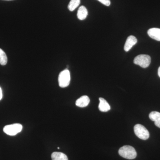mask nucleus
<instances>
[{"mask_svg":"<svg viewBox=\"0 0 160 160\" xmlns=\"http://www.w3.org/2000/svg\"><path fill=\"white\" fill-rule=\"evenodd\" d=\"M2 89L0 87V100L2 99Z\"/></svg>","mask_w":160,"mask_h":160,"instance_id":"nucleus-16","label":"nucleus"},{"mask_svg":"<svg viewBox=\"0 0 160 160\" xmlns=\"http://www.w3.org/2000/svg\"><path fill=\"white\" fill-rule=\"evenodd\" d=\"M81 0H71L68 5V8L69 11H73L79 6Z\"/></svg>","mask_w":160,"mask_h":160,"instance_id":"nucleus-13","label":"nucleus"},{"mask_svg":"<svg viewBox=\"0 0 160 160\" xmlns=\"http://www.w3.org/2000/svg\"><path fill=\"white\" fill-rule=\"evenodd\" d=\"M58 149H60L59 147H58Z\"/></svg>","mask_w":160,"mask_h":160,"instance_id":"nucleus-18","label":"nucleus"},{"mask_svg":"<svg viewBox=\"0 0 160 160\" xmlns=\"http://www.w3.org/2000/svg\"><path fill=\"white\" fill-rule=\"evenodd\" d=\"M121 157L127 159H133L137 157V152L132 146H125L121 147L118 151Z\"/></svg>","mask_w":160,"mask_h":160,"instance_id":"nucleus-1","label":"nucleus"},{"mask_svg":"<svg viewBox=\"0 0 160 160\" xmlns=\"http://www.w3.org/2000/svg\"><path fill=\"white\" fill-rule=\"evenodd\" d=\"M88 14V10L84 6H81L78 11L77 17L80 20H84Z\"/></svg>","mask_w":160,"mask_h":160,"instance_id":"nucleus-11","label":"nucleus"},{"mask_svg":"<svg viewBox=\"0 0 160 160\" xmlns=\"http://www.w3.org/2000/svg\"><path fill=\"white\" fill-rule=\"evenodd\" d=\"M52 160H68L66 154L61 152H53L51 155Z\"/></svg>","mask_w":160,"mask_h":160,"instance_id":"nucleus-12","label":"nucleus"},{"mask_svg":"<svg viewBox=\"0 0 160 160\" xmlns=\"http://www.w3.org/2000/svg\"><path fill=\"white\" fill-rule=\"evenodd\" d=\"M22 128V126L21 124L16 123L5 126L3 128V131L9 135L15 136L21 132Z\"/></svg>","mask_w":160,"mask_h":160,"instance_id":"nucleus-5","label":"nucleus"},{"mask_svg":"<svg viewBox=\"0 0 160 160\" xmlns=\"http://www.w3.org/2000/svg\"><path fill=\"white\" fill-rule=\"evenodd\" d=\"M137 39L135 37L132 35L129 36L127 38V40L124 46V50L126 52H128L131 49V48L137 43Z\"/></svg>","mask_w":160,"mask_h":160,"instance_id":"nucleus-6","label":"nucleus"},{"mask_svg":"<svg viewBox=\"0 0 160 160\" xmlns=\"http://www.w3.org/2000/svg\"><path fill=\"white\" fill-rule=\"evenodd\" d=\"M98 1L102 3L103 5L107 6H110V4H111V2H110V0H98Z\"/></svg>","mask_w":160,"mask_h":160,"instance_id":"nucleus-15","label":"nucleus"},{"mask_svg":"<svg viewBox=\"0 0 160 160\" xmlns=\"http://www.w3.org/2000/svg\"><path fill=\"white\" fill-rule=\"evenodd\" d=\"M90 99L87 96L84 95L78 99L76 102V105L78 107H85L89 105Z\"/></svg>","mask_w":160,"mask_h":160,"instance_id":"nucleus-7","label":"nucleus"},{"mask_svg":"<svg viewBox=\"0 0 160 160\" xmlns=\"http://www.w3.org/2000/svg\"><path fill=\"white\" fill-rule=\"evenodd\" d=\"M8 1H9V0H8Z\"/></svg>","mask_w":160,"mask_h":160,"instance_id":"nucleus-19","label":"nucleus"},{"mask_svg":"<svg viewBox=\"0 0 160 160\" xmlns=\"http://www.w3.org/2000/svg\"><path fill=\"white\" fill-rule=\"evenodd\" d=\"M150 119L154 122L155 125L160 128V112L157 111H152L149 114Z\"/></svg>","mask_w":160,"mask_h":160,"instance_id":"nucleus-9","label":"nucleus"},{"mask_svg":"<svg viewBox=\"0 0 160 160\" xmlns=\"http://www.w3.org/2000/svg\"><path fill=\"white\" fill-rule=\"evenodd\" d=\"M135 134L141 139L146 140L149 137V132L145 127L141 124H137L134 127Z\"/></svg>","mask_w":160,"mask_h":160,"instance_id":"nucleus-4","label":"nucleus"},{"mask_svg":"<svg viewBox=\"0 0 160 160\" xmlns=\"http://www.w3.org/2000/svg\"><path fill=\"white\" fill-rule=\"evenodd\" d=\"M8 61L7 56L2 49H0V64L2 66L6 65Z\"/></svg>","mask_w":160,"mask_h":160,"instance_id":"nucleus-14","label":"nucleus"},{"mask_svg":"<svg viewBox=\"0 0 160 160\" xmlns=\"http://www.w3.org/2000/svg\"><path fill=\"white\" fill-rule=\"evenodd\" d=\"M133 62L142 68H147L151 63V58L148 55H139L135 58Z\"/></svg>","mask_w":160,"mask_h":160,"instance_id":"nucleus-3","label":"nucleus"},{"mask_svg":"<svg viewBox=\"0 0 160 160\" xmlns=\"http://www.w3.org/2000/svg\"><path fill=\"white\" fill-rule=\"evenodd\" d=\"M158 74L159 77L160 78V66L159 68L158 69Z\"/></svg>","mask_w":160,"mask_h":160,"instance_id":"nucleus-17","label":"nucleus"},{"mask_svg":"<svg viewBox=\"0 0 160 160\" xmlns=\"http://www.w3.org/2000/svg\"><path fill=\"white\" fill-rule=\"evenodd\" d=\"M148 35L152 38L160 42V29L159 28H151L148 30Z\"/></svg>","mask_w":160,"mask_h":160,"instance_id":"nucleus-8","label":"nucleus"},{"mask_svg":"<svg viewBox=\"0 0 160 160\" xmlns=\"http://www.w3.org/2000/svg\"><path fill=\"white\" fill-rule=\"evenodd\" d=\"M70 82V72L66 69L60 72L58 76V83L60 87L65 88L69 86Z\"/></svg>","mask_w":160,"mask_h":160,"instance_id":"nucleus-2","label":"nucleus"},{"mask_svg":"<svg viewBox=\"0 0 160 160\" xmlns=\"http://www.w3.org/2000/svg\"><path fill=\"white\" fill-rule=\"evenodd\" d=\"M100 103L99 104L98 108L100 111L103 112H106L109 111L111 109V107L109 106V103L107 102L105 99L103 98H99Z\"/></svg>","mask_w":160,"mask_h":160,"instance_id":"nucleus-10","label":"nucleus"}]
</instances>
